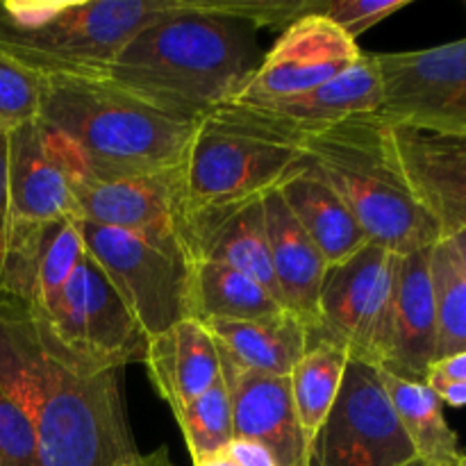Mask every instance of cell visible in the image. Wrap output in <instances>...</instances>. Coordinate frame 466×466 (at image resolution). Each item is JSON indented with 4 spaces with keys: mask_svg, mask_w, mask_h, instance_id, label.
<instances>
[{
    "mask_svg": "<svg viewBox=\"0 0 466 466\" xmlns=\"http://www.w3.org/2000/svg\"><path fill=\"white\" fill-rule=\"evenodd\" d=\"M187 232L191 259H212L237 268L282 303L271 268L264 196L244 203L200 209L187 218Z\"/></svg>",
    "mask_w": 466,
    "mask_h": 466,
    "instance_id": "d6986e66",
    "label": "cell"
},
{
    "mask_svg": "<svg viewBox=\"0 0 466 466\" xmlns=\"http://www.w3.org/2000/svg\"><path fill=\"white\" fill-rule=\"evenodd\" d=\"M444 239L449 241V246L453 248L455 258H458L460 267H462V271L466 273V230L453 232V235L444 237Z\"/></svg>",
    "mask_w": 466,
    "mask_h": 466,
    "instance_id": "74e56055",
    "label": "cell"
},
{
    "mask_svg": "<svg viewBox=\"0 0 466 466\" xmlns=\"http://www.w3.org/2000/svg\"><path fill=\"white\" fill-rule=\"evenodd\" d=\"M226 453L239 466H278L276 460L271 458V453H268L264 446L248 440H237L235 437V440L226 446Z\"/></svg>",
    "mask_w": 466,
    "mask_h": 466,
    "instance_id": "836d02e7",
    "label": "cell"
},
{
    "mask_svg": "<svg viewBox=\"0 0 466 466\" xmlns=\"http://www.w3.org/2000/svg\"><path fill=\"white\" fill-rule=\"evenodd\" d=\"M0 466H39L36 437L21 405L0 387Z\"/></svg>",
    "mask_w": 466,
    "mask_h": 466,
    "instance_id": "1f68e13d",
    "label": "cell"
},
{
    "mask_svg": "<svg viewBox=\"0 0 466 466\" xmlns=\"http://www.w3.org/2000/svg\"><path fill=\"white\" fill-rule=\"evenodd\" d=\"M264 218L271 268L282 305L312 330L317 326L319 296L328 273L326 259L299 226L278 189L264 196Z\"/></svg>",
    "mask_w": 466,
    "mask_h": 466,
    "instance_id": "7402d4cb",
    "label": "cell"
},
{
    "mask_svg": "<svg viewBox=\"0 0 466 466\" xmlns=\"http://www.w3.org/2000/svg\"><path fill=\"white\" fill-rule=\"evenodd\" d=\"M85 250L107 276L146 339L191 317V253L180 239H153L80 221Z\"/></svg>",
    "mask_w": 466,
    "mask_h": 466,
    "instance_id": "ba28073f",
    "label": "cell"
},
{
    "mask_svg": "<svg viewBox=\"0 0 466 466\" xmlns=\"http://www.w3.org/2000/svg\"><path fill=\"white\" fill-rule=\"evenodd\" d=\"M408 466H428V464H423V462H419V460H414V462H410Z\"/></svg>",
    "mask_w": 466,
    "mask_h": 466,
    "instance_id": "60d3db41",
    "label": "cell"
},
{
    "mask_svg": "<svg viewBox=\"0 0 466 466\" xmlns=\"http://www.w3.org/2000/svg\"><path fill=\"white\" fill-rule=\"evenodd\" d=\"M387 123L466 135V39L408 53H376Z\"/></svg>",
    "mask_w": 466,
    "mask_h": 466,
    "instance_id": "8fae6325",
    "label": "cell"
},
{
    "mask_svg": "<svg viewBox=\"0 0 466 466\" xmlns=\"http://www.w3.org/2000/svg\"><path fill=\"white\" fill-rule=\"evenodd\" d=\"M280 312H285L282 303L237 268L212 259H191V317L196 321H248Z\"/></svg>",
    "mask_w": 466,
    "mask_h": 466,
    "instance_id": "484cf974",
    "label": "cell"
},
{
    "mask_svg": "<svg viewBox=\"0 0 466 466\" xmlns=\"http://www.w3.org/2000/svg\"><path fill=\"white\" fill-rule=\"evenodd\" d=\"M396 417L414 446L419 462L428 466H458L460 440L444 417V403L426 382L405 380L378 369Z\"/></svg>",
    "mask_w": 466,
    "mask_h": 466,
    "instance_id": "d4e9b609",
    "label": "cell"
},
{
    "mask_svg": "<svg viewBox=\"0 0 466 466\" xmlns=\"http://www.w3.org/2000/svg\"><path fill=\"white\" fill-rule=\"evenodd\" d=\"M431 250H414L399 258L391 349L385 367H380L414 382H426L428 369L437 360V305Z\"/></svg>",
    "mask_w": 466,
    "mask_h": 466,
    "instance_id": "ffe728a7",
    "label": "cell"
},
{
    "mask_svg": "<svg viewBox=\"0 0 466 466\" xmlns=\"http://www.w3.org/2000/svg\"><path fill=\"white\" fill-rule=\"evenodd\" d=\"M358 41L314 14L289 23L228 105L258 107L308 94L360 59Z\"/></svg>",
    "mask_w": 466,
    "mask_h": 466,
    "instance_id": "4fadbf2b",
    "label": "cell"
},
{
    "mask_svg": "<svg viewBox=\"0 0 466 466\" xmlns=\"http://www.w3.org/2000/svg\"><path fill=\"white\" fill-rule=\"evenodd\" d=\"M412 5V0H303L300 16L314 14L339 27L349 39L358 41L360 35L396 12Z\"/></svg>",
    "mask_w": 466,
    "mask_h": 466,
    "instance_id": "4dcf8cb0",
    "label": "cell"
},
{
    "mask_svg": "<svg viewBox=\"0 0 466 466\" xmlns=\"http://www.w3.org/2000/svg\"><path fill=\"white\" fill-rule=\"evenodd\" d=\"M399 258L367 244L358 255L328 268L309 341H330L350 360L385 367L394 328Z\"/></svg>",
    "mask_w": 466,
    "mask_h": 466,
    "instance_id": "9c48e42d",
    "label": "cell"
},
{
    "mask_svg": "<svg viewBox=\"0 0 466 466\" xmlns=\"http://www.w3.org/2000/svg\"><path fill=\"white\" fill-rule=\"evenodd\" d=\"M278 191L305 235L323 255L328 268L346 262L369 244L367 235L344 200L309 162Z\"/></svg>",
    "mask_w": 466,
    "mask_h": 466,
    "instance_id": "cb8c5ba5",
    "label": "cell"
},
{
    "mask_svg": "<svg viewBox=\"0 0 466 466\" xmlns=\"http://www.w3.org/2000/svg\"><path fill=\"white\" fill-rule=\"evenodd\" d=\"M46 82L0 55V135L39 118Z\"/></svg>",
    "mask_w": 466,
    "mask_h": 466,
    "instance_id": "f546056e",
    "label": "cell"
},
{
    "mask_svg": "<svg viewBox=\"0 0 466 466\" xmlns=\"http://www.w3.org/2000/svg\"><path fill=\"white\" fill-rule=\"evenodd\" d=\"M0 387L30 419L39 466H116L137 453L121 371L82 373L50 358L23 305L0 296Z\"/></svg>",
    "mask_w": 466,
    "mask_h": 466,
    "instance_id": "7a4b0ae2",
    "label": "cell"
},
{
    "mask_svg": "<svg viewBox=\"0 0 466 466\" xmlns=\"http://www.w3.org/2000/svg\"><path fill=\"white\" fill-rule=\"evenodd\" d=\"M300 146L314 171L350 209L369 244L408 255L441 239L440 223L405 180L378 114L349 118Z\"/></svg>",
    "mask_w": 466,
    "mask_h": 466,
    "instance_id": "5b68a950",
    "label": "cell"
},
{
    "mask_svg": "<svg viewBox=\"0 0 466 466\" xmlns=\"http://www.w3.org/2000/svg\"><path fill=\"white\" fill-rule=\"evenodd\" d=\"M449 382H466V350L435 360L426 373V385H449Z\"/></svg>",
    "mask_w": 466,
    "mask_h": 466,
    "instance_id": "d6a6232c",
    "label": "cell"
},
{
    "mask_svg": "<svg viewBox=\"0 0 466 466\" xmlns=\"http://www.w3.org/2000/svg\"><path fill=\"white\" fill-rule=\"evenodd\" d=\"M203 326L226 358L267 376L287 378L309 349V328L287 309L248 321L212 319Z\"/></svg>",
    "mask_w": 466,
    "mask_h": 466,
    "instance_id": "603a6c76",
    "label": "cell"
},
{
    "mask_svg": "<svg viewBox=\"0 0 466 466\" xmlns=\"http://www.w3.org/2000/svg\"><path fill=\"white\" fill-rule=\"evenodd\" d=\"M237 107V105H232ZM382 107V77L376 53L360 55L353 66L346 68L326 85L258 107H237L267 130L303 144L308 137L326 132L349 118L378 114Z\"/></svg>",
    "mask_w": 466,
    "mask_h": 466,
    "instance_id": "ac0fdd59",
    "label": "cell"
},
{
    "mask_svg": "<svg viewBox=\"0 0 466 466\" xmlns=\"http://www.w3.org/2000/svg\"><path fill=\"white\" fill-rule=\"evenodd\" d=\"M187 0H0V55L44 82L105 80L123 46Z\"/></svg>",
    "mask_w": 466,
    "mask_h": 466,
    "instance_id": "3957f363",
    "label": "cell"
},
{
    "mask_svg": "<svg viewBox=\"0 0 466 466\" xmlns=\"http://www.w3.org/2000/svg\"><path fill=\"white\" fill-rule=\"evenodd\" d=\"M30 319L46 353L73 371H123L144 360L148 339L86 250L48 312Z\"/></svg>",
    "mask_w": 466,
    "mask_h": 466,
    "instance_id": "52a82bcc",
    "label": "cell"
},
{
    "mask_svg": "<svg viewBox=\"0 0 466 466\" xmlns=\"http://www.w3.org/2000/svg\"><path fill=\"white\" fill-rule=\"evenodd\" d=\"M349 362L350 358L344 349L319 339L309 341V349L291 369V399H294L300 428L312 449L319 431L335 405Z\"/></svg>",
    "mask_w": 466,
    "mask_h": 466,
    "instance_id": "4316f807",
    "label": "cell"
},
{
    "mask_svg": "<svg viewBox=\"0 0 466 466\" xmlns=\"http://www.w3.org/2000/svg\"><path fill=\"white\" fill-rule=\"evenodd\" d=\"M296 0H187L137 32L105 80L162 112L200 121L235 98L262 62L255 32L285 30Z\"/></svg>",
    "mask_w": 466,
    "mask_h": 466,
    "instance_id": "6da1fadb",
    "label": "cell"
},
{
    "mask_svg": "<svg viewBox=\"0 0 466 466\" xmlns=\"http://www.w3.org/2000/svg\"><path fill=\"white\" fill-rule=\"evenodd\" d=\"M173 417H176L177 426H180L191 460L223 451L235 440V432H232V405L223 376L212 390H208L203 396L191 400L189 405H185Z\"/></svg>",
    "mask_w": 466,
    "mask_h": 466,
    "instance_id": "f1b7e54d",
    "label": "cell"
},
{
    "mask_svg": "<svg viewBox=\"0 0 466 466\" xmlns=\"http://www.w3.org/2000/svg\"><path fill=\"white\" fill-rule=\"evenodd\" d=\"M431 276L437 305V360L466 350V273L449 241L431 250Z\"/></svg>",
    "mask_w": 466,
    "mask_h": 466,
    "instance_id": "83f0119b",
    "label": "cell"
},
{
    "mask_svg": "<svg viewBox=\"0 0 466 466\" xmlns=\"http://www.w3.org/2000/svg\"><path fill=\"white\" fill-rule=\"evenodd\" d=\"M39 121L76 150L91 180L180 167L198 123L107 80L46 82Z\"/></svg>",
    "mask_w": 466,
    "mask_h": 466,
    "instance_id": "277c9868",
    "label": "cell"
},
{
    "mask_svg": "<svg viewBox=\"0 0 466 466\" xmlns=\"http://www.w3.org/2000/svg\"><path fill=\"white\" fill-rule=\"evenodd\" d=\"M417 460L378 367L350 360L312 449V466H408Z\"/></svg>",
    "mask_w": 466,
    "mask_h": 466,
    "instance_id": "30bf717a",
    "label": "cell"
},
{
    "mask_svg": "<svg viewBox=\"0 0 466 466\" xmlns=\"http://www.w3.org/2000/svg\"><path fill=\"white\" fill-rule=\"evenodd\" d=\"M431 387V385H428ZM441 403L451 405V408H466V382H449V385L432 387Z\"/></svg>",
    "mask_w": 466,
    "mask_h": 466,
    "instance_id": "d590c367",
    "label": "cell"
},
{
    "mask_svg": "<svg viewBox=\"0 0 466 466\" xmlns=\"http://www.w3.org/2000/svg\"><path fill=\"white\" fill-rule=\"evenodd\" d=\"M385 132L405 180L440 223L441 239L466 230V135L387 121Z\"/></svg>",
    "mask_w": 466,
    "mask_h": 466,
    "instance_id": "2e32d148",
    "label": "cell"
},
{
    "mask_svg": "<svg viewBox=\"0 0 466 466\" xmlns=\"http://www.w3.org/2000/svg\"><path fill=\"white\" fill-rule=\"evenodd\" d=\"M116 466H176V464H173L171 458H168L167 446H159V449H155L153 453H146V455H141L139 451H137V453H132L130 458L121 460Z\"/></svg>",
    "mask_w": 466,
    "mask_h": 466,
    "instance_id": "e575fe53",
    "label": "cell"
},
{
    "mask_svg": "<svg viewBox=\"0 0 466 466\" xmlns=\"http://www.w3.org/2000/svg\"><path fill=\"white\" fill-rule=\"evenodd\" d=\"M7 217V137L0 135V232Z\"/></svg>",
    "mask_w": 466,
    "mask_h": 466,
    "instance_id": "8d00e7d4",
    "label": "cell"
},
{
    "mask_svg": "<svg viewBox=\"0 0 466 466\" xmlns=\"http://www.w3.org/2000/svg\"><path fill=\"white\" fill-rule=\"evenodd\" d=\"M77 218L153 239H180L189 246L182 164L137 176L86 177L77 200Z\"/></svg>",
    "mask_w": 466,
    "mask_h": 466,
    "instance_id": "9a60e30c",
    "label": "cell"
},
{
    "mask_svg": "<svg viewBox=\"0 0 466 466\" xmlns=\"http://www.w3.org/2000/svg\"><path fill=\"white\" fill-rule=\"evenodd\" d=\"M458 466H466V453H460V458H458Z\"/></svg>",
    "mask_w": 466,
    "mask_h": 466,
    "instance_id": "ab89813d",
    "label": "cell"
},
{
    "mask_svg": "<svg viewBox=\"0 0 466 466\" xmlns=\"http://www.w3.org/2000/svg\"><path fill=\"white\" fill-rule=\"evenodd\" d=\"M191 462H194V466H239L226 453V449L217 451V453L203 455V458H196L191 460Z\"/></svg>",
    "mask_w": 466,
    "mask_h": 466,
    "instance_id": "f35d334b",
    "label": "cell"
},
{
    "mask_svg": "<svg viewBox=\"0 0 466 466\" xmlns=\"http://www.w3.org/2000/svg\"><path fill=\"white\" fill-rule=\"evenodd\" d=\"M141 362L157 396L173 414L221 380V353L208 328L196 319H182L150 337Z\"/></svg>",
    "mask_w": 466,
    "mask_h": 466,
    "instance_id": "44dd1931",
    "label": "cell"
},
{
    "mask_svg": "<svg viewBox=\"0 0 466 466\" xmlns=\"http://www.w3.org/2000/svg\"><path fill=\"white\" fill-rule=\"evenodd\" d=\"M86 168L50 127L25 123L7 135V217L5 221L77 218Z\"/></svg>",
    "mask_w": 466,
    "mask_h": 466,
    "instance_id": "7c38bea8",
    "label": "cell"
},
{
    "mask_svg": "<svg viewBox=\"0 0 466 466\" xmlns=\"http://www.w3.org/2000/svg\"><path fill=\"white\" fill-rule=\"evenodd\" d=\"M85 258L80 218L5 221L0 232V296L30 314L48 312Z\"/></svg>",
    "mask_w": 466,
    "mask_h": 466,
    "instance_id": "5bb4252c",
    "label": "cell"
},
{
    "mask_svg": "<svg viewBox=\"0 0 466 466\" xmlns=\"http://www.w3.org/2000/svg\"><path fill=\"white\" fill-rule=\"evenodd\" d=\"M305 167L308 155L299 141L223 105L196 123L182 159L187 218L200 209L262 198Z\"/></svg>",
    "mask_w": 466,
    "mask_h": 466,
    "instance_id": "8992f818",
    "label": "cell"
},
{
    "mask_svg": "<svg viewBox=\"0 0 466 466\" xmlns=\"http://www.w3.org/2000/svg\"><path fill=\"white\" fill-rule=\"evenodd\" d=\"M221 376L230 396L237 440L264 446L278 466H312V446L296 414L289 376L250 371L223 353Z\"/></svg>",
    "mask_w": 466,
    "mask_h": 466,
    "instance_id": "e0dca14e",
    "label": "cell"
}]
</instances>
